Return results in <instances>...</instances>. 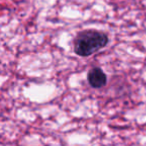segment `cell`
Returning a JSON list of instances; mask_svg holds the SVG:
<instances>
[{"instance_id":"cell-2","label":"cell","mask_w":146,"mask_h":146,"mask_svg":"<svg viewBox=\"0 0 146 146\" xmlns=\"http://www.w3.org/2000/svg\"><path fill=\"white\" fill-rule=\"evenodd\" d=\"M87 80L93 88H101L107 82V76L99 67H94L88 72Z\"/></svg>"},{"instance_id":"cell-1","label":"cell","mask_w":146,"mask_h":146,"mask_svg":"<svg viewBox=\"0 0 146 146\" xmlns=\"http://www.w3.org/2000/svg\"><path fill=\"white\" fill-rule=\"evenodd\" d=\"M108 36L97 30H85L79 33L74 42V51L77 55L87 57L105 47L108 43Z\"/></svg>"}]
</instances>
